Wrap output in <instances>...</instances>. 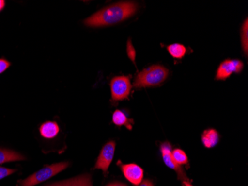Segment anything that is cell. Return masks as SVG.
I'll use <instances>...</instances> for the list:
<instances>
[{
	"label": "cell",
	"instance_id": "cell-13",
	"mask_svg": "<svg viewBox=\"0 0 248 186\" xmlns=\"http://www.w3.org/2000/svg\"><path fill=\"white\" fill-rule=\"evenodd\" d=\"M169 54H170L175 59H182L186 53H187V49L184 45L181 43H173V44L169 45L166 46Z\"/></svg>",
	"mask_w": 248,
	"mask_h": 186
},
{
	"label": "cell",
	"instance_id": "cell-15",
	"mask_svg": "<svg viewBox=\"0 0 248 186\" xmlns=\"http://www.w3.org/2000/svg\"><path fill=\"white\" fill-rule=\"evenodd\" d=\"M172 156L175 163L178 166L188 165V163H189L187 156H186L183 150L179 149V148L173 150V151H172Z\"/></svg>",
	"mask_w": 248,
	"mask_h": 186
},
{
	"label": "cell",
	"instance_id": "cell-23",
	"mask_svg": "<svg viewBox=\"0 0 248 186\" xmlns=\"http://www.w3.org/2000/svg\"><path fill=\"white\" fill-rule=\"evenodd\" d=\"M5 6V2L4 0H0V11H2Z\"/></svg>",
	"mask_w": 248,
	"mask_h": 186
},
{
	"label": "cell",
	"instance_id": "cell-24",
	"mask_svg": "<svg viewBox=\"0 0 248 186\" xmlns=\"http://www.w3.org/2000/svg\"><path fill=\"white\" fill-rule=\"evenodd\" d=\"M184 186H193L189 181H183Z\"/></svg>",
	"mask_w": 248,
	"mask_h": 186
},
{
	"label": "cell",
	"instance_id": "cell-1",
	"mask_svg": "<svg viewBox=\"0 0 248 186\" xmlns=\"http://www.w3.org/2000/svg\"><path fill=\"white\" fill-rule=\"evenodd\" d=\"M139 9L135 2H120L106 7L83 21L89 27H104L112 26L129 19Z\"/></svg>",
	"mask_w": 248,
	"mask_h": 186
},
{
	"label": "cell",
	"instance_id": "cell-5",
	"mask_svg": "<svg viewBox=\"0 0 248 186\" xmlns=\"http://www.w3.org/2000/svg\"><path fill=\"white\" fill-rule=\"evenodd\" d=\"M244 64L240 60H224L217 68L216 80L225 81L233 73L239 74L242 72Z\"/></svg>",
	"mask_w": 248,
	"mask_h": 186
},
{
	"label": "cell",
	"instance_id": "cell-14",
	"mask_svg": "<svg viewBox=\"0 0 248 186\" xmlns=\"http://www.w3.org/2000/svg\"><path fill=\"white\" fill-rule=\"evenodd\" d=\"M64 186H93L91 176L89 174L79 176L70 180H64Z\"/></svg>",
	"mask_w": 248,
	"mask_h": 186
},
{
	"label": "cell",
	"instance_id": "cell-9",
	"mask_svg": "<svg viewBox=\"0 0 248 186\" xmlns=\"http://www.w3.org/2000/svg\"><path fill=\"white\" fill-rule=\"evenodd\" d=\"M60 127L55 121H46L40 127V135L44 138L52 139L58 135Z\"/></svg>",
	"mask_w": 248,
	"mask_h": 186
},
{
	"label": "cell",
	"instance_id": "cell-11",
	"mask_svg": "<svg viewBox=\"0 0 248 186\" xmlns=\"http://www.w3.org/2000/svg\"><path fill=\"white\" fill-rule=\"evenodd\" d=\"M112 122L118 127L125 126L129 131L132 129V124H134L133 120L128 118L126 113L121 110H116L114 112L112 115Z\"/></svg>",
	"mask_w": 248,
	"mask_h": 186
},
{
	"label": "cell",
	"instance_id": "cell-20",
	"mask_svg": "<svg viewBox=\"0 0 248 186\" xmlns=\"http://www.w3.org/2000/svg\"><path fill=\"white\" fill-rule=\"evenodd\" d=\"M139 186H154V184L151 180H145L144 181L141 182Z\"/></svg>",
	"mask_w": 248,
	"mask_h": 186
},
{
	"label": "cell",
	"instance_id": "cell-17",
	"mask_svg": "<svg viewBox=\"0 0 248 186\" xmlns=\"http://www.w3.org/2000/svg\"><path fill=\"white\" fill-rule=\"evenodd\" d=\"M127 54L129 59L132 60V62L135 64V57H136V51L132 44V40L129 39L127 42Z\"/></svg>",
	"mask_w": 248,
	"mask_h": 186
},
{
	"label": "cell",
	"instance_id": "cell-8",
	"mask_svg": "<svg viewBox=\"0 0 248 186\" xmlns=\"http://www.w3.org/2000/svg\"><path fill=\"white\" fill-rule=\"evenodd\" d=\"M118 165L121 166L124 177L134 186H139L143 181V170L140 166L135 163L121 164V161L118 162Z\"/></svg>",
	"mask_w": 248,
	"mask_h": 186
},
{
	"label": "cell",
	"instance_id": "cell-18",
	"mask_svg": "<svg viewBox=\"0 0 248 186\" xmlns=\"http://www.w3.org/2000/svg\"><path fill=\"white\" fill-rule=\"evenodd\" d=\"M15 172H16L15 169L0 167V180L11 175V173H15Z\"/></svg>",
	"mask_w": 248,
	"mask_h": 186
},
{
	"label": "cell",
	"instance_id": "cell-21",
	"mask_svg": "<svg viewBox=\"0 0 248 186\" xmlns=\"http://www.w3.org/2000/svg\"><path fill=\"white\" fill-rule=\"evenodd\" d=\"M107 186H127L126 185L124 184L121 183H112L110 184L107 185Z\"/></svg>",
	"mask_w": 248,
	"mask_h": 186
},
{
	"label": "cell",
	"instance_id": "cell-6",
	"mask_svg": "<svg viewBox=\"0 0 248 186\" xmlns=\"http://www.w3.org/2000/svg\"><path fill=\"white\" fill-rule=\"evenodd\" d=\"M115 147L116 143L115 141H110L103 147L94 166V169L102 170L104 174L108 173V168L113 160Z\"/></svg>",
	"mask_w": 248,
	"mask_h": 186
},
{
	"label": "cell",
	"instance_id": "cell-10",
	"mask_svg": "<svg viewBox=\"0 0 248 186\" xmlns=\"http://www.w3.org/2000/svg\"><path fill=\"white\" fill-rule=\"evenodd\" d=\"M220 140V135L215 129H207L202 135V142L207 148H214L218 145Z\"/></svg>",
	"mask_w": 248,
	"mask_h": 186
},
{
	"label": "cell",
	"instance_id": "cell-22",
	"mask_svg": "<svg viewBox=\"0 0 248 186\" xmlns=\"http://www.w3.org/2000/svg\"><path fill=\"white\" fill-rule=\"evenodd\" d=\"M46 186H64V183L63 181L58 182V183H52V184Z\"/></svg>",
	"mask_w": 248,
	"mask_h": 186
},
{
	"label": "cell",
	"instance_id": "cell-3",
	"mask_svg": "<svg viewBox=\"0 0 248 186\" xmlns=\"http://www.w3.org/2000/svg\"><path fill=\"white\" fill-rule=\"evenodd\" d=\"M69 166V162H62L55 164L47 166L40 169L38 171L32 174L26 180L19 182L20 186H33L43 182L49 180L54 176L57 175L60 172L65 170Z\"/></svg>",
	"mask_w": 248,
	"mask_h": 186
},
{
	"label": "cell",
	"instance_id": "cell-4",
	"mask_svg": "<svg viewBox=\"0 0 248 186\" xmlns=\"http://www.w3.org/2000/svg\"><path fill=\"white\" fill-rule=\"evenodd\" d=\"M111 100L121 101L129 99L132 90L131 75H119L114 77L110 82Z\"/></svg>",
	"mask_w": 248,
	"mask_h": 186
},
{
	"label": "cell",
	"instance_id": "cell-16",
	"mask_svg": "<svg viewBox=\"0 0 248 186\" xmlns=\"http://www.w3.org/2000/svg\"><path fill=\"white\" fill-rule=\"evenodd\" d=\"M248 18L245 19L242 25L241 30V41H242V50L245 52V56H248Z\"/></svg>",
	"mask_w": 248,
	"mask_h": 186
},
{
	"label": "cell",
	"instance_id": "cell-2",
	"mask_svg": "<svg viewBox=\"0 0 248 186\" xmlns=\"http://www.w3.org/2000/svg\"><path fill=\"white\" fill-rule=\"evenodd\" d=\"M169 75V70L164 66L154 64L138 74L134 81V86L137 89L155 87L164 83Z\"/></svg>",
	"mask_w": 248,
	"mask_h": 186
},
{
	"label": "cell",
	"instance_id": "cell-12",
	"mask_svg": "<svg viewBox=\"0 0 248 186\" xmlns=\"http://www.w3.org/2000/svg\"><path fill=\"white\" fill-rule=\"evenodd\" d=\"M25 159L24 156L11 150L0 149V165L5 162H15Z\"/></svg>",
	"mask_w": 248,
	"mask_h": 186
},
{
	"label": "cell",
	"instance_id": "cell-7",
	"mask_svg": "<svg viewBox=\"0 0 248 186\" xmlns=\"http://www.w3.org/2000/svg\"><path fill=\"white\" fill-rule=\"evenodd\" d=\"M161 154H162L163 160L167 167L172 169L178 173V178L183 181H189V179L186 177V173L184 171L183 169L181 166L175 163L172 156V146L168 142H163L160 146Z\"/></svg>",
	"mask_w": 248,
	"mask_h": 186
},
{
	"label": "cell",
	"instance_id": "cell-19",
	"mask_svg": "<svg viewBox=\"0 0 248 186\" xmlns=\"http://www.w3.org/2000/svg\"><path fill=\"white\" fill-rule=\"evenodd\" d=\"M10 66H11V64L6 60L0 59V74L5 72L9 68Z\"/></svg>",
	"mask_w": 248,
	"mask_h": 186
}]
</instances>
